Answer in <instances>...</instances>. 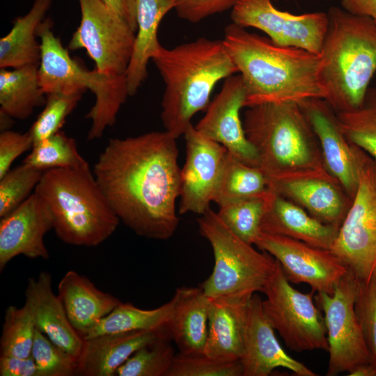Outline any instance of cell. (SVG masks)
Segmentation results:
<instances>
[{
	"label": "cell",
	"instance_id": "6da1fadb",
	"mask_svg": "<svg viewBox=\"0 0 376 376\" xmlns=\"http://www.w3.org/2000/svg\"><path fill=\"white\" fill-rule=\"evenodd\" d=\"M176 139L165 130L111 139L94 165L111 208L139 236L166 240L178 228L181 169Z\"/></svg>",
	"mask_w": 376,
	"mask_h": 376
},
{
	"label": "cell",
	"instance_id": "7a4b0ae2",
	"mask_svg": "<svg viewBox=\"0 0 376 376\" xmlns=\"http://www.w3.org/2000/svg\"><path fill=\"white\" fill-rule=\"evenodd\" d=\"M223 42L242 77L245 107L326 100L320 54L276 45L233 22L226 27Z\"/></svg>",
	"mask_w": 376,
	"mask_h": 376
},
{
	"label": "cell",
	"instance_id": "3957f363",
	"mask_svg": "<svg viewBox=\"0 0 376 376\" xmlns=\"http://www.w3.org/2000/svg\"><path fill=\"white\" fill-rule=\"evenodd\" d=\"M151 60L165 85L161 119L175 139L207 107L217 83L238 73L223 40L199 38L171 49L161 46Z\"/></svg>",
	"mask_w": 376,
	"mask_h": 376
},
{
	"label": "cell",
	"instance_id": "277c9868",
	"mask_svg": "<svg viewBox=\"0 0 376 376\" xmlns=\"http://www.w3.org/2000/svg\"><path fill=\"white\" fill-rule=\"evenodd\" d=\"M323 41L321 76L326 101L336 112L354 109L376 75V23L332 6Z\"/></svg>",
	"mask_w": 376,
	"mask_h": 376
},
{
	"label": "cell",
	"instance_id": "5b68a950",
	"mask_svg": "<svg viewBox=\"0 0 376 376\" xmlns=\"http://www.w3.org/2000/svg\"><path fill=\"white\" fill-rule=\"evenodd\" d=\"M34 192L49 210L56 236L65 244L97 246L120 223L89 165L45 171Z\"/></svg>",
	"mask_w": 376,
	"mask_h": 376
},
{
	"label": "cell",
	"instance_id": "8992f818",
	"mask_svg": "<svg viewBox=\"0 0 376 376\" xmlns=\"http://www.w3.org/2000/svg\"><path fill=\"white\" fill-rule=\"evenodd\" d=\"M247 108L244 132L269 181L324 167L317 137L299 103L270 102Z\"/></svg>",
	"mask_w": 376,
	"mask_h": 376
},
{
	"label": "cell",
	"instance_id": "52a82bcc",
	"mask_svg": "<svg viewBox=\"0 0 376 376\" xmlns=\"http://www.w3.org/2000/svg\"><path fill=\"white\" fill-rule=\"evenodd\" d=\"M200 216L199 232L214 255L212 272L200 285L205 294L210 299L249 301L257 292H263L277 261L236 236L211 208Z\"/></svg>",
	"mask_w": 376,
	"mask_h": 376
},
{
	"label": "cell",
	"instance_id": "ba28073f",
	"mask_svg": "<svg viewBox=\"0 0 376 376\" xmlns=\"http://www.w3.org/2000/svg\"><path fill=\"white\" fill-rule=\"evenodd\" d=\"M53 21L45 17L38 29L40 42L38 65L40 85L47 95L52 93H83L89 90L95 97L87 117L99 125L116 120L129 95L127 79L108 77L95 68L88 70L72 58L60 38L55 36Z\"/></svg>",
	"mask_w": 376,
	"mask_h": 376
},
{
	"label": "cell",
	"instance_id": "9c48e42d",
	"mask_svg": "<svg viewBox=\"0 0 376 376\" xmlns=\"http://www.w3.org/2000/svg\"><path fill=\"white\" fill-rule=\"evenodd\" d=\"M330 251L361 283L376 272V162L361 150L357 188Z\"/></svg>",
	"mask_w": 376,
	"mask_h": 376
},
{
	"label": "cell",
	"instance_id": "30bf717a",
	"mask_svg": "<svg viewBox=\"0 0 376 376\" xmlns=\"http://www.w3.org/2000/svg\"><path fill=\"white\" fill-rule=\"evenodd\" d=\"M263 292V313L289 349L328 352L324 319L314 302L313 291L304 293L294 288L277 262Z\"/></svg>",
	"mask_w": 376,
	"mask_h": 376
},
{
	"label": "cell",
	"instance_id": "8fae6325",
	"mask_svg": "<svg viewBox=\"0 0 376 376\" xmlns=\"http://www.w3.org/2000/svg\"><path fill=\"white\" fill-rule=\"evenodd\" d=\"M78 1L80 24L70 40L68 49H85L98 72L126 79L136 32L102 0Z\"/></svg>",
	"mask_w": 376,
	"mask_h": 376
},
{
	"label": "cell",
	"instance_id": "7c38bea8",
	"mask_svg": "<svg viewBox=\"0 0 376 376\" xmlns=\"http://www.w3.org/2000/svg\"><path fill=\"white\" fill-rule=\"evenodd\" d=\"M360 281L349 270L332 294L317 292L314 297L324 313L329 355L327 376L350 372L371 362L362 327L356 311Z\"/></svg>",
	"mask_w": 376,
	"mask_h": 376
},
{
	"label": "cell",
	"instance_id": "4fadbf2b",
	"mask_svg": "<svg viewBox=\"0 0 376 376\" xmlns=\"http://www.w3.org/2000/svg\"><path fill=\"white\" fill-rule=\"evenodd\" d=\"M232 22L264 32L274 43L320 54L329 19L323 12L295 15L277 9L271 0H237Z\"/></svg>",
	"mask_w": 376,
	"mask_h": 376
},
{
	"label": "cell",
	"instance_id": "5bb4252c",
	"mask_svg": "<svg viewBox=\"0 0 376 376\" xmlns=\"http://www.w3.org/2000/svg\"><path fill=\"white\" fill-rule=\"evenodd\" d=\"M255 245L279 263L290 283H306L314 292L332 294L349 271L330 250L288 237L261 232Z\"/></svg>",
	"mask_w": 376,
	"mask_h": 376
},
{
	"label": "cell",
	"instance_id": "9a60e30c",
	"mask_svg": "<svg viewBox=\"0 0 376 376\" xmlns=\"http://www.w3.org/2000/svg\"><path fill=\"white\" fill-rule=\"evenodd\" d=\"M184 136L186 159L180 171L178 213L201 215L214 201L228 151L198 132L192 123Z\"/></svg>",
	"mask_w": 376,
	"mask_h": 376
},
{
	"label": "cell",
	"instance_id": "2e32d148",
	"mask_svg": "<svg viewBox=\"0 0 376 376\" xmlns=\"http://www.w3.org/2000/svg\"><path fill=\"white\" fill-rule=\"evenodd\" d=\"M269 188L320 221L340 228L351 198L325 167L292 172L269 181Z\"/></svg>",
	"mask_w": 376,
	"mask_h": 376
},
{
	"label": "cell",
	"instance_id": "e0dca14e",
	"mask_svg": "<svg viewBox=\"0 0 376 376\" xmlns=\"http://www.w3.org/2000/svg\"><path fill=\"white\" fill-rule=\"evenodd\" d=\"M245 104L246 89L242 77L239 73L231 75L224 79L220 92L194 127L240 161L258 167L257 152L246 136L240 117Z\"/></svg>",
	"mask_w": 376,
	"mask_h": 376
},
{
	"label": "cell",
	"instance_id": "ac0fdd59",
	"mask_svg": "<svg viewBox=\"0 0 376 376\" xmlns=\"http://www.w3.org/2000/svg\"><path fill=\"white\" fill-rule=\"evenodd\" d=\"M317 137L326 169L353 198L359 182L361 149L345 136L336 111L324 99L299 103Z\"/></svg>",
	"mask_w": 376,
	"mask_h": 376
},
{
	"label": "cell",
	"instance_id": "d6986e66",
	"mask_svg": "<svg viewBox=\"0 0 376 376\" xmlns=\"http://www.w3.org/2000/svg\"><path fill=\"white\" fill-rule=\"evenodd\" d=\"M240 361L243 376H268L280 368L298 376L318 375L283 349L263 313L262 299L256 293L248 304L243 351Z\"/></svg>",
	"mask_w": 376,
	"mask_h": 376
},
{
	"label": "cell",
	"instance_id": "ffe728a7",
	"mask_svg": "<svg viewBox=\"0 0 376 376\" xmlns=\"http://www.w3.org/2000/svg\"><path fill=\"white\" fill-rule=\"evenodd\" d=\"M53 229L52 216L35 192L0 221V270L14 258L47 260L49 257L44 237Z\"/></svg>",
	"mask_w": 376,
	"mask_h": 376
},
{
	"label": "cell",
	"instance_id": "44dd1931",
	"mask_svg": "<svg viewBox=\"0 0 376 376\" xmlns=\"http://www.w3.org/2000/svg\"><path fill=\"white\" fill-rule=\"evenodd\" d=\"M25 303L32 311L36 328L78 359L84 340L71 324L61 299L54 292L49 272L43 271L37 278L29 279Z\"/></svg>",
	"mask_w": 376,
	"mask_h": 376
},
{
	"label": "cell",
	"instance_id": "7402d4cb",
	"mask_svg": "<svg viewBox=\"0 0 376 376\" xmlns=\"http://www.w3.org/2000/svg\"><path fill=\"white\" fill-rule=\"evenodd\" d=\"M162 338L171 331H139L105 334L85 339L78 358L77 375L113 376L137 350Z\"/></svg>",
	"mask_w": 376,
	"mask_h": 376
},
{
	"label": "cell",
	"instance_id": "603a6c76",
	"mask_svg": "<svg viewBox=\"0 0 376 376\" xmlns=\"http://www.w3.org/2000/svg\"><path fill=\"white\" fill-rule=\"evenodd\" d=\"M260 230L330 250L339 228L320 221L299 205L269 189Z\"/></svg>",
	"mask_w": 376,
	"mask_h": 376
},
{
	"label": "cell",
	"instance_id": "cb8c5ba5",
	"mask_svg": "<svg viewBox=\"0 0 376 376\" xmlns=\"http://www.w3.org/2000/svg\"><path fill=\"white\" fill-rule=\"evenodd\" d=\"M58 296L71 324L82 338L122 302L75 270L68 271L60 280Z\"/></svg>",
	"mask_w": 376,
	"mask_h": 376
},
{
	"label": "cell",
	"instance_id": "d4e9b609",
	"mask_svg": "<svg viewBox=\"0 0 376 376\" xmlns=\"http://www.w3.org/2000/svg\"><path fill=\"white\" fill-rule=\"evenodd\" d=\"M249 300L211 299L203 354L221 360L240 359Z\"/></svg>",
	"mask_w": 376,
	"mask_h": 376
},
{
	"label": "cell",
	"instance_id": "484cf974",
	"mask_svg": "<svg viewBox=\"0 0 376 376\" xmlns=\"http://www.w3.org/2000/svg\"><path fill=\"white\" fill-rule=\"evenodd\" d=\"M173 298L171 340L181 353H203L207 336L211 299L201 287L178 288Z\"/></svg>",
	"mask_w": 376,
	"mask_h": 376
},
{
	"label": "cell",
	"instance_id": "4316f807",
	"mask_svg": "<svg viewBox=\"0 0 376 376\" xmlns=\"http://www.w3.org/2000/svg\"><path fill=\"white\" fill-rule=\"evenodd\" d=\"M136 24L135 41L126 72L129 95L136 93L148 75V61L162 46L157 38L159 24L174 9V0H135Z\"/></svg>",
	"mask_w": 376,
	"mask_h": 376
},
{
	"label": "cell",
	"instance_id": "83f0119b",
	"mask_svg": "<svg viewBox=\"0 0 376 376\" xmlns=\"http://www.w3.org/2000/svg\"><path fill=\"white\" fill-rule=\"evenodd\" d=\"M54 0H34L29 12L15 19L10 31L0 39V68L39 64L38 29Z\"/></svg>",
	"mask_w": 376,
	"mask_h": 376
},
{
	"label": "cell",
	"instance_id": "f1b7e54d",
	"mask_svg": "<svg viewBox=\"0 0 376 376\" xmlns=\"http://www.w3.org/2000/svg\"><path fill=\"white\" fill-rule=\"evenodd\" d=\"M39 64L0 70V113L24 120L45 104L38 78Z\"/></svg>",
	"mask_w": 376,
	"mask_h": 376
},
{
	"label": "cell",
	"instance_id": "f546056e",
	"mask_svg": "<svg viewBox=\"0 0 376 376\" xmlns=\"http://www.w3.org/2000/svg\"><path fill=\"white\" fill-rule=\"evenodd\" d=\"M174 299L153 308L142 309L121 302L83 337L84 340L105 334L139 331H170Z\"/></svg>",
	"mask_w": 376,
	"mask_h": 376
},
{
	"label": "cell",
	"instance_id": "4dcf8cb0",
	"mask_svg": "<svg viewBox=\"0 0 376 376\" xmlns=\"http://www.w3.org/2000/svg\"><path fill=\"white\" fill-rule=\"evenodd\" d=\"M269 189V180L259 167L249 165L227 152L213 202L220 206L263 196Z\"/></svg>",
	"mask_w": 376,
	"mask_h": 376
},
{
	"label": "cell",
	"instance_id": "1f68e13d",
	"mask_svg": "<svg viewBox=\"0 0 376 376\" xmlns=\"http://www.w3.org/2000/svg\"><path fill=\"white\" fill-rule=\"evenodd\" d=\"M22 164L42 171L88 165L79 152L75 140L62 131L34 144Z\"/></svg>",
	"mask_w": 376,
	"mask_h": 376
},
{
	"label": "cell",
	"instance_id": "d6a6232c",
	"mask_svg": "<svg viewBox=\"0 0 376 376\" xmlns=\"http://www.w3.org/2000/svg\"><path fill=\"white\" fill-rule=\"evenodd\" d=\"M269 191L263 196L223 204L219 206L217 216L236 236L248 244H255L261 233L260 226L266 210Z\"/></svg>",
	"mask_w": 376,
	"mask_h": 376
},
{
	"label": "cell",
	"instance_id": "836d02e7",
	"mask_svg": "<svg viewBox=\"0 0 376 376\" xmlns=\"http://www.w3.org/2000/svg\"><path fill=\"white\" fill-rule=\"evenodd\" d=\"M36 327L30 307L9 306L4 314L0 338V355L31 356Z\"/></svg>",
	"mask_w": 376,
	"mask_h": 376
},
{
	"label": "cell",
	"instance_id": "e575fe53",
	"mask_svg": "<svg viewBox=\"0 0 376 376\" xmlns=\"http://www.w3.org/2000/svg\"><path fill=\"white\" fill-rule=\"evenodd\" d=\"M346 139L376 162V100L359 108L336 112Z\"/></svg>",
	"mask_w": 376,
	"mask_h": 376
},
{
	"label": "cell",
	"instance_id": "d590c367",
	"mask_svg": "<svg viewBox=\"0 0 376 376\" xmlns=\"http://www.w3.org/2000/svg\"><path fill=\"white\" fill-rule=\"evenodd\" d=\"M170 338H162L137 350L118 368L117 376H169L175 353Z\"/></svg>",
	"mask_w": 376,
	"mask_h": 376
},
{
	"label": "cell",
	"instance_id": "8d00e7d4",
	"mask_svg": "<svg viewBox=\"0 0 376 376\" xmlns=\"http://www.w3.org/2000/svg\"><path fill=\"white\" fill-rule=\"evenodd\" d=\"M46 97L43 110L29 130L33 145L61 131L67 117L81 99L82 93H52Z\"/></svg>",
	"mask_w": 376,
	"mask_h": 376
},
{
	"label": "cell",
	"instance_id": "74e56055",
	"mask_svg": "<svg viewBox=\"0 0 376 376\" xmlns=\"http://www.w3.org/2000/svg\"><path fill=\"white\" fill-rule=\"evenodd\" d=\"M44 171L22 164L0 178V217L15 210L31 194Z\"/></svg>",
	"mask_w": 376,
	"mask_h": 376
},
{
	"label": "cell",
	"instance_id": "f35d334b",
	"mask_svg": "<svg viewBox=\"0 0 376 376\" xmlns=\"http://www.w3.org/2000/svg\"><path fill=\"white\" fill-rule=\"evenodd\" d=\"M39 376L77 375L78 359L36 328L31 353Z\"/></svg>",
	"mask_w": 376,
	"mask_h": 376
},
{
	"label": "cell",
	"instance_id": "ab89813d",
	"mask_svg": "<svg viewBox=\"0 0 376 376\" xmlns=\"http://www.w3.org/2000/svg\"><path fill=\"white\" fill-rule=\"evenodd\" d=\"M169 376H243L240 361L212 358L203 353L175 354Z\"/></svg>",
	"mask_w": 376,
	"mask_h": 376
},
{
	"label": "cell",
	"instance_id": "60d3db41",
	"mask_svg": "<svg viewBox=\"0 0 376 376\" xmlns=\"http://www.w3.org/2000/svg\"><path fill=\"white\" fill-rule=\"evenodd\" d=\"M356 311L376 369V272L368 281L360 282Z\"/></svg>",
	"mask_w": 376,
	"mask_h": 376
},
{
	"label": "cell",
	"instance_id": "b9f144b4",
	"mask_svg": "<svg viewBox=\"0 0 376 376\" xmlns=\"http://www.w3.org/2000/svg\"><path fill=\"white\" fill-rule=\"evenodd\" d=\"M237 0H174L178 16L190 22L232 9Z\"/></svg>",
	"mask_w": 376,
	"mask_h": 376
},
{
	"label": "cell",
	"instance_id": "7bdbcfd3",
	"mask_svg": "<svg viewBox=\"0 0 376 376\" xmlns=\"http://www.w3.org/2000/svg\"><path fill=\"white\" fill-rule=\"evenodd\" d=\"M33 140L29 131L19 133L3 130L0 134V178L10 169L13 162L26 151L31 149Z\"/></svg>",
	"mask_w": 376,
	"mask_h": 376
},
{
	"label": "cell",
	"instance_id": "ee69618b",
	"mask_svg": "<svg viewBox=\"0 0 376 376\" xmlns=\"http://www.w3.org/2000/svg\"><path fill=\"white\" fill-rule=\"evenodd\" d=\"M0 375L39 376V373L31 355L27 357L0 355Z\"/></svg>",
	"mask_w": 376,
	"mask_h": 376
},
{
	"label": "cell",
	"instance_id": "f6af8a7d",
	"mask_svg": "<svg viewBox=\"0 0 376 376\" xmlns=\"http://www.w3.org/2000/svg\"><path fill=\"white\" fill-rule=\"evenodd\" d=\"M120 16L136 32V8L135 0H102Z\"/></svg>",
	"mask_w": 376,
	"mask_h": 376
},
{
	"label": "cell",
	"instance_id": "bcb514c9",
	"mask_svg": "<svg viewBox=\"0 0 376 376\" xmlns=\"http://www.w3.org/2000/svg\"><path fill=\"white\" fill-rule=\"evenodd\" d=\"M341 6L352 15L369 17L376 23V0H341Z\"/></svg>",
	"mask_w": 376,
	"mask_h": 376
},
{
	"label": "cell",
	"instance_id": "7dc6e473",
	"mask_svg": "<svg viewBox=\"0 0 376 376\" xmlns=\"http://www.w3.org/2000/svg\"><path fill=\"white\" fill-rule=\"evenodd\" d=\"M350 376H376V369L370 363L359 365L348 373Z\"/></svg>",
	"mask_w": 376,
	"mask_h": 376
},
{
	"label": "cell",
	"instance_id": "c3c4849f",
	"mask_svg": "<svg viewBox=\"0 0 376 376\" xmlns=\"http://www.w3.org/2000/svg\"><path fill=\"white\" fill-rule=\"evenodd\" d=\"M315 1H329V0H315Z\"/></svg>",
	"mask_w": 376,
	"mask_h": 376
},
{
	"label": "cell",
	"instance_id": "681fc988",
	"mask_svg": "<svg viewBox=\"0 0 376 376\" xmlns=\"http://www.w3.org/2000/svg\"><path fill=\"white\" fill-rule=\"evenodd\" d=\"M284 1H290V0H284Z\"/></svg>",
	"mask_w": 376,
	"mask_h": 376
},
{
	"label": "cell",
	"instance_id": "f907efd6",
	"mask_svg": "<svg viewBox=\"0 0 376 376\" xmlns=\"http://www.w3.org/2000/svg\"></svg>",
	"mask_w": 376,
	"mask_h": 376
}]
</instances>
